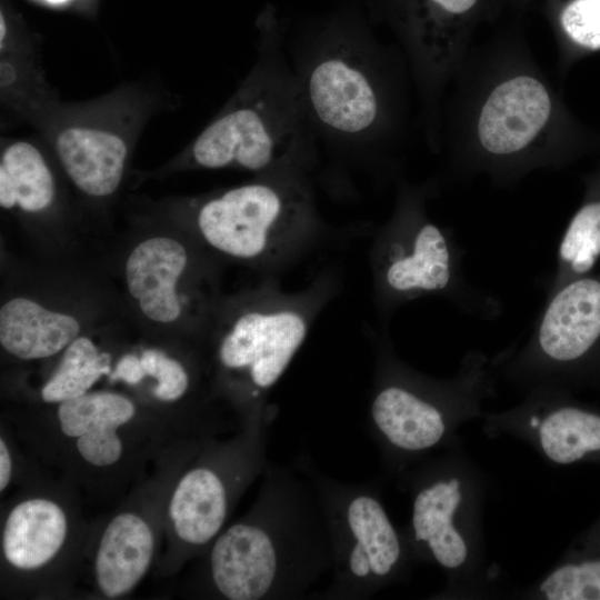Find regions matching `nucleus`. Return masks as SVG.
<instances>
[{
	"label": "nucleus",
	"mask_w": 600,
	"mask_h": 600,
	"mask_svg": "<svg viewBox=\"0 0 600 600\" xmlns=\"http://www.w3.org/2000/svg\"><path fill=\"white\" fill-rule=\"evenodd\" d=\"M153 547L152 531L140 517L124 512L113 518L103 532L94 563L102 593L117 598L133 589L149 568Z\"/></svg>",
	"instance_id": "f3484780"
},
{
	"label": "nucleus",
	"mask_w": 600,
	"mask_h": 600,
	"mask_svg": "<svg viewBox=\"0 0 600 600\" xmlns=\"http://www.w3.org/2000/svg\"><path fill=\"white\" fill-rule=\"evenodd\" d=\"M494 356L468 351L449 378L430 377L402 361L388 339L376 342L367 428L384 482L424 458L463 443L459 429L481 419L497 394Z\"/></svg>",
	"instance_id": "f03ea898"
},
{
	"label": "nucleus",
	"mask_w": 600,
	"mask_h": 600,
	"mask_svg": "<svg viewBox=\"0 0 600 600\" xmlns=\"http://www.w3.org/2000/svg\"><path fill=\"white\" fill-rule=\"evenodd\" d=\"M561 24L576 43L600 48V0H574L561 13Z\"/></svg>",
	"instance_id": "b1692460"
},
{
	"label": "nucleus",
	"mask_w": 600,
	"mask_h": 600,
	"mask_svg": "<svg viewBox=\"0 0 600 600\" xmlns=\"http://www.w3.org/2000/svg\"><path fill=\"white\" fill-rule=\"evenodd\" d=\"M188 261L184 247L170 238H151L137 246L126 267L128 289L151 320L171 322L181 312L176 284Z\"/></svg>",
	"instance_id": "dca6fc26"
},
{
	"label": "nucleus",
	"mask_w": 600,
	"mask_h": 600,
	"mask_svg": "<svg viewBox=\"0 0 600 600\" xmlns=\"http://www.w3.org/2000/svg\"><path fill=\"white\" fill-rule=\"evenodd\" d=\"M12 460L3 439L0 440V490H3L11 478Z\"/></svg>",
	"instance_id": "a878e982"
},
{
	"label": "nucleus",
	"mask_w": 600,
	"mask_h": 600,
	"mask_svg": "<svg viewBox=\"0 0 600 600\" xmlns=\"http://www.w3.org/2000/svg\"><path fill=\"white\" fill-rule=\"evenodd\" d=\"M67 536V519L51 500L30 499L16 506L4 524L2 548L19 569H37L50 561Z\"/></svg>",
	"instance_id": "aec40b11"
},
{
	"label": "nucleus",
	"mask_w": 600,
	"mask_h": 600,
	"mask_svg": "<svg viewBox=\"0 0 600 600\" xmlns=\"http://www.w3.org/2000/svg\"><path fill=\"white\" fill-rule=\"evenodd\" d=\"M324 31L296 72L309 119L317 132L362 143L380 114L363 37L342 23Z\"/></svg>",
	"instance_id": "9d476101"
},
{
	"label": "nucleus",
	"mask_w": 600,
	"mask_h": 600,
	"mask_svg": "<svg viewBox=\"0 0 600 600\" xmlns=\"http://www.w3.org/2000/svg\"><path fill=\"white\" fill-rule=\"evenodd\" d=\"M54 149L71 181L84 193L107 197L118 189L129 146L127 138L116 129L68 124L56 134Z\"/></svg>",
	"instance_id": "4468645a"
},
{
	"label": "nucleus",
	"mask_w": 600,
	"mask_h": 600,
	"mask_svg": "<svg viewBox=\"0 0 600 600\" xmlns=\"http://www.w3.org/2000/svg\"><path fill=\"white\" fill-rule=\"evenodd\" d=\"M268 466L267 460L257 461L232 476L224 472L227 469L209 464L189 470L177 484L169 506L177 536L193 547L212 541L228 517L232 484H244Z\"/></svg>",
	"instance_id": "f8f14e48"
},
{
	"label": "nucleus",
	"mask_w": 600,
	"mask_h": 600,
	"mask_svg": "<svg viewBox=\"0 0 600 600\" xmlns=\"http://www.w3.org/2000/svg\"><path fill=\"white\" fill-rule=\"evenodd\" d=\"M110 357L100 353L93 342L76 338L64 351L53 376L41 390L46 402H62L87 393L102 376L110 373Z\"/></svg>",
	"instance_id": "4be33fe9"
},
{
	"label": "nucleus",
	"mask_w": 600,
	"mask_h": 600,
	"mask_svg": "<svg viewBox=\"0 0 600 600\" xmlns=\"http://www.w3.org/2000/svg\"><path fill=\"white\" fill-rule=\"evenodd\" d=\"M394 481L410 499V520L402 531L416 564H433L446 578L431 598L497 596L500 569L489 558L483 530L491 480L463 443L424 458Z\"/></svg>",
	"instance_id": "7ed1b4c3"
},
{
	"label": "nucleus",
	"mask_w": 600,
	"mask_h": 600,
	"mask_svg": "<svg viewBox=\"0 0 600 600\" xmlns=\"http://www.w3.org/2000/svg\"><path fill=\"white\" fill-rule=\"evenodd\" d=\"M214 590L228 600H298L332 569L319 496L307 474L269 463L249 517L218 536L209 553Z\"/></svg>",
	"instance_id": "f257e3e1"
},
{
	"label": "nucleus",
	"mask_w": 600,
	"mask_h": 600,
	"mask_svg": "<svg viewBox=\"0 0 600 600\" xmlns=\"http://www.w3.org/2000/svg\"><path fill=\"white\" fill-rule=\"evenodd\" d=\"M263 31L251 73L190 147V159L201 168L308 174L316 163L317 131L297 73L282 57L273 16Z\"/></svg>",
	"instance_id": "20e7f679"
},
{
	"label": "nucleus",
	"mask_w": 600,
	"mask_h": 600,
	"mask_svg": "<svg viewBox=\"0 0 600 600\" xmlns=\"http://www.w3.org/2000/svg\"><path fill=\"white\" fill-rule=\"evenodd\" d=\"M494 359L499 378L521 396L557 390L600 398V272L547 294L523 344Z\"/></svg>",
	"instance_id": "0eeeda50"
},
{
	"label": "nucleus",
	"mask_w": 600,
	"mask_h": 600,
	"mask_svg": "<svg viewBox=\"0 0 600 600\" xmlns=\"http://www.w3.org/2000/svg\"><path fill=\"white\" fill-rule=\"evenodd\" d=\"M79 331L73 317L47 310L26 298H14L0 310V342L20 359L53 356L68 347Z\"/></svg>",
	"instance_id": "6ab92c4d"
},
{
	"label": "nucleus",
	"mask_w": 600,
	"mask_h": 600,
	"mask_svg": "<svg viewBox=\"0 0 600 600\" xmlns=\"http://www.w3.org/2000/svg\"><path fill=\"white\" fill-rule=\"evenodd\" d=\"M466 250L452 231L417 208H404L377 232L370 253L376 301L383 312L426 296L450 301L467 316L494 320L502 302L467 277Z\"/></svg>",
	"instance_id": "6e6552de"
},
{
	"label": "nucleus",
	"mask_w": 600,
	"mask_h": 600,
	"mask_svg": "<svg viewBox=\"0 0 600 600\" xmlns=\"http://www.w3.org/2000/svg\"><path fill=\"white\" fill-rule=\"evenodd\" d=\"M297 466L319 496L331 540L332 579L319 598L366 600L408 582L417 564L383 503L382 478L348 483L317 471L307 457Z\"/></svg>",
	"instance_id": "423d86ee"
},
{
	"label": "nucleus",
	"mask_w": 600,
	"mask_h": 600,
	"mask_svg": "<svg viewBox=\"0 0 600 600\" xmlns=\"http://www.w3.org/2000/svg\"><path fill=\"white\" fill-rule=\"evenodd\" d=\"M430 1L451 13L466 12L477 2V0H430Z\"/></svg>",
	"instance_id": "bb28decb"
},
{
	"label": "nucleus",
	"mask_w": 600,
	"mask_h": 600,
	"mask_svg": "<svg viewBox=\"0 0 600 600\" xmlns=\"http://www.w3.org/2000/svg\"><path fill=\"white\" fill-rule=\"evenodd\" d=\"M512 596L523 600H600V513L544 574Z\"/></svg>",
	"instance_id": "a211bd4d"
},
{
	"label": "nucleus",
	"mask_w": 600,
	"mask_h": 600,
	"mask_svg": "<svg viewBox=\"0 0 600 600\" xmlns=\"http://www.w3.org/2000/svg\"><path fill=\"white\" fill-rule=\"evenodd\" d=\"M480 420L487 437L521 441L552 466L600 463V404L570 392L533 390Z\"/></svg>",
	"instance_id": "9b49d317"
},
{
	"label": "nucleus",
	"mask_w": 600,
	"mask_h": 600,
	"mask_svg": "<svg viewBox=\"0 0 600 600\" xmlns=\"http://www.w3.org/2000/svg\"><path fill=\"white\" fill-rule=\"evenodd\" d=\"M549 94L538 80L520 76L498 86L484 103L478 132L482 147L493 154L526 148L549 119Z\"/></svg>",
	"instance_id": "ddd939ff"
},
{
	"label": "nucleus",
	"mask_w": 600,
	"mask_h": 600,
	"mask_svg": "<svg viewBox=\"0 0 600 600\" xmlns=\"http://www.w3.org/2000/svg\"><path fill=\"white\" fill-rule=\"evenodd\" d=\"M203 239L228 256L279 269L302 256L324 231L307 173L261 174L203 201Z\"/></svg>",
	"instance_id": "39448f33"
},
{
	"label": "nucleus",
	"mask_w": 600,
	"mask_h": 600,
	"mask_svg": "<svg viewBox=\"0 0 600 600\" xmlns=\"http://www.w3.org/2000/svg\"><path fill=\"white\" fill-rule=\"evenodd\" d=\"M146 374L157 379L154 396L162 401L181 398L189 386V376L182 364L156 349L146 350L140 357Z\"/></svg>",
	"instance_id": "5701e85b"
},
{
	"label": "nucleus",
	"mask_w": 600,
	"mask_h": 600,
	"mask_svg": "<svg viewBox=\"0 0 600 600\" xmlns=\"http://www.w3.org/2000/svg\"><path fill=\"white\" fill-rule=\"evenodd\" d=\"M144 376L146 372L140 358L134 354H126L117 363L114 370L111 372L110 379L123 380L129 384H137Z\"/></svg>",
	"instance_id": "393cba45"
},
{
	"label": "nucleus",
	"mask_w": 600,
	"mask_h": 600,
	"mask_svg": "<svg viewBox=\"0 0 600 600\" xmlns=\"http://www.w3.org/2000/svg\"><path fill=\"white\" fill-rule=\"evenodd\" d=\"M56 193L52 173L41 151L31 142L13 141L1 152L0 204L26 212L48 208Z\"/></svg>",
	"instance_id": "412c9836"
},
{
	"label": "nucleus",
	"mask_w": 600,
	"mask_h": 600,
	"mask_svg": "<svg viewBox=\"0 0 600 600\" xmlns=\"http://www.w3.org/2000/svg\"><path fill=\"white\" fill-rule=\"evenodd\" d=\"M336 284L333 277L323 274L304 290L286 292L271 280L221 338L218 360L227 371L242 376L254 411H266L268 393L334 296Z\"/></svg>",
	"instance_id": "1a4fd4ad"
},
{
	"label": "nucleus",
	"mask_w": 600,
	"mask_h": 600,
	"mask_svg": "<svg viewBox=\"0 0 600 600\" xmlns=\"http://www.w3.org/2000/svg\"><path fill=\"white\" fill-rule=\"evenodd\" d=\"M133 403L113 392H92L60 402L62 432L77 438V449L89 463L106 467L117 462L122 444L117 429L131 420Z\"/></svg>",
	"instance_id": "2eb2a0df"
}]
</instances>
